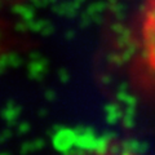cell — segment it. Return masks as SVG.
<instances>
[{
	"mask_svg": "<svg viewBox=\"0 0 155 155\" xmlns=\"http://www.w3.org/2000/svg\"><path fill=\"white\" fill-rule=\"evenodd\" d=\"M74 155H133L128 153H119V151H93V153H80V154H74Z\"/></svg>",
	"mask_w": 155,
	"mask_h": 155,
	"instance_id": "6da1fadb",
	"label": "cell"
}]
</instances>
